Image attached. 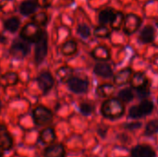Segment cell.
<instances>
[{"label": "cell", "instance_id": "obj_1", "mask_svg": "<svg viewBox=\"0 0 158 157\" xmlns=\"http://www.w3.org/2000/svg\"><path fill=\"white\" fill-rule=\"evenodd\" d=\"M101 111L106 118L115 119L124 114V105L118 99H107L103 103Z\"/></svg>", "mask_w": 158, "mask_h": 157}, {"label": "cell", "instance_id": "obj_2", "mask_svg": "<svg viewBox=\"0 0 158 157\" xmlns=\"http://www.w3.org/2000/svg\"><path fill=\"white\" fill-rule=\"evenodd\" d=\"M43 32H44V30L40 26L31 21V22H27L22 27L19 32V37L23 41L27 42L28 43H36L41 39Z\"/></svg>", "mask_w": 158, "mask_h": 157}, {"label": "cell", "instance_id": "obj_3", "mask_svg": "<svg viewBox=\"0 0 158 157\" xmlns=\"http://www.w3.org/2000/svg\"><path fill=\"white\" fill-rule=\"evenodd\" d=\"M32 118L37 126H44L53 121V113L49 108L38 105L32 111Z\"/></svg>", "mask_w": 158, "mask_h": 157}, {"label": "cell", "instance_id": "obj_4", "mask_svg": "<svg viewBox=\"0 0 158 157\" xmlns=\"http://www.w3.org/2000/svg\"><path fill=\"white\" fill-rule=\"evenodd\" d=\"M48 52V35L45 31H44L41 39L36 43L34 51V60L36 64H41L47 56Z\"/></svg>", "mask_w": 158, "mask_h": 157}, {"label": "cell", "instance_id": "obj_5", "mask_svg": "<svg viewBox=\"0 0 158 157\" xmlns=\"http://www.w3.org/2000/svg\"><path fill=\"white\" fill-rule=\"evenodd\" d=\"M30 45L27 42L25 41H15L9 49L10 55L17 58V59H22L24 58L29 53H30Z\"/></svg>", "mask_w": 158, "mask_h": 157}, {"label": "cell", "instance_id": "obj_6", "mask_svg": "<svg viewBox=\"0 0 158 157\" xmlns=\"http://www.w3.org/2000/svg\"><path fill=\"white\" fill-rule=\"evenodd\" d=\"M141 24H142V19L138 15L133 13L128 14L124 19V24H123L124 31L127 34H132L139 29Z\"/></svg>", "mask_w": 158, "mask_h": 157}, {"label": "cell", "instance_id": "obj_7", "mask_svg": "<svg viewBox=\"0 0 158 157\" xmlns=\"http://www.w3.org/2000/svg\"><path fill=\"white\" fill-rule=\"evenodd\" d=\"M37 82L41 91L44 93H46L54 86L55 79L49 71H43L39 74L37 78Z\"/></svg>", "mask_w": 158, "mask_h": 157}, {"label": "cell", "instance_id": "obj_8", "mask_svg": "<svg viewBox=\"0 0 158 157\" xmlns=\"http://www.w3.org/2000/svg\"><path fill=\"white\" fill-rule=\"evenodd\" d=\"M67 83L69 90L75 93H83L88 89L87 81L78 77H72Z\"/></svg>", "mask_w": 158, "mask_h": 157}, {"label": "cell", "instance_id": "obj_9", "mask_svg": "<svg viewBox=\"0 0 158 157\" xmlns=\"http://www.w3.org/2000/svg\"><path fill=\"white\" fill-rule=\"evenodd\" d=\"M0 147L3 151L10 150L13 147V138L3 124H0Z\"/></svg>", "mask_w": 158, "mask_h": 157}, {"label": "cell", "instance_id": "obj_10", "mask_svg": "<svg viewBox=\"0 0 158 157\" xmlns=\"http://www.w3.org/2000/svg\"><path fill=\"white\" fill-rule=\"evenodd\" d=\"M44 157H65L66 156V148L61 143H53L48 146L44 152Z\"/></svg>", "mask_w": 158, "mask_h": 157}, {"label": "cell", "instance_id": "obj_11", "mask_svg": "<svg viewBox=\"0 0 158 157\" xmlns=\"http://www.w3.org/2000/svg\"><path fill=\"white\" fill-rule=\"evenodd\" d=\"M38 8V5L35 0H24L19 5V12L23 16L33 15Z\"/></svg>", "mask_w": 158, "mask_h": 157}, {"label": "cell", "instance_id": "obj_12", "mask_svg": "<svg viewBox=\"0 0 158 157\" xmlns=\"http://www.w3.org/2000/svg\"><path fill=\"white\" fill-rule=\"evenodd\" d=\"M19 82V75L17 72L8 71L0 77V85L4 88L13 86Z\"/></svg>", "mask_w": 158, "mask_h": 157}, {"label": "cell", "instance_id": "obj_13", "mask_svg": "<svg viewBox=\"0 0 158 157\" xmlns=\"http://www.w3.org/2000/svg\"><path fill=\"white\" fill-rule=\"evenodd\" d=\"M39 139L44 144H53L56 139V134L55 129L52 127H48V128L44 129L40 132Z\"/></svg>", "mask_w": 158, "mask_h": 157}, {"label": "cell", "instance_id": "obj_14", "mask_svg": "<svg viewBox=\"0 0 158 157\" xmlns=\"http://www.w3.org/2000/svg\"><path fill=\"white\" fill-rule=\"evenodd\" d=\"M156 153L152 147L148 145H138L133 148L131 157H155Z\"/></svg>", "mask_w": 158, "mask_h": 157}, {"label": "cell", "instance_id": "obj_15", "mask_svg": "<svg viewBox=\"0 0 158 157\" xmlns=\"http://www.w3.org/2000/svg\"><path fill=\"white\" fill-rule=\"evenodd\" d=\"M92 56L96 60H108L110 58V52L107 47L104 45H98L92 51Z\"/></svg>", "mask_w": 158, "mask_h": 157}, {"label": "cell", "instance_id": "obj_16", "mask_svg": "<svg viewBox=\"0 0 158 157\" xmlns=\"http://www.w3.org/2000/svg\"><path fill=\"white\" fill-rule=\"evenodd\" d=\"M60 51H61V54L66 56H73L78 51V44L76 41L74 40H68L61 45Z\"/></svg>", "mask_w": 158, "mask_h": 157}, {"label": "cell", "instance_id": "obj_17", "mask_svg": "<svg viewBox=\"0 0 158 157\" xmlns=\"http://www.w3.org/2000/svg\"><path fill=\"white\" fill-rule=\"evenodd\" d=\"M132 77V72L131 68H125L123 70H120L119 72H118L115 75L114 78V81L117 85H122V84H126L127 82H129L131 81Z\"/></svg>", "mask_w": 158, "mask_h": 157}, {"label": "cell", "instance_id": "obj_18", "mask_svg": "<svg viewBox=\"0 0 158 157\" xmlns=\"http://www.w3.org/2000/svg\"><path fill=\"white\" fill-rule=\"evenodd\" d=\"M116 11L115 9L111 8V7H106L103 10L100 11L99 16H98V20L100 22L101 25H106L107 23H111V21L113 20L114 17H115Z\"/></svg>", "mask_w": 158, "mask_h": 157}, {"label": "cell", "instance_id": "obj_19", "mask_svg": "<svg viewBox=\"0 0 158 157\" xmlns=\"http://www.w3.org/2000/svg\"><path fill=\"white\" fill-rule=\"evenodd\" d=\"M131 83L132 87L139 90V89L146 87L148 81L143 73L138 72V73H135L134 75H132V77L131 79Z\"/></svg>", "mask_w": 158, "mask_h": 157}, {"label": "cell", "instance_id": "obj_20", "mask_svg": "<svg viewBox=\"0 0 158 157\" xmlns=\"http://www.w3.org/2000/svg\"><path fill=\"white\" fill-rule=\"evenodd\" d=\"M19 27H20V19L16 16L10 17L4 21L5 30L11 33L16 32L19 29Z\"/></svg>", "mask_w": 158, "mask_h": 157}, {"label": "cell", "instance_id": "obj_21", "mask_svg": "<svg viewBox=\"0 0 158 157\" xmlns=\"http://www.w3.org/2000/svg\"><path fill=\"white\" fill-rule=\"evenodd\" d=\"M49 21V17L46 12L40 11L37 13H34L31 17V22L35 23L36 25L42 27H45Z\"/></svg>", "mask_w": 158, "mask_h": 157}, {"label": "cell", "instance_id": "obj_22", "mask_svg": "<svg viewBox=\"0 0 158 157\" xmlns=\"http://www.w3.org/2000/svg\"><path fill=\"white\" fill-rule=\"evenodd\" d=\"M94 70V73L96 75L101 76V77H105V78L110 77L113 74L112 68H110L109 65H107L106 63H98V64H96Z\"/></svg>", "mask_w": 158, "mask_h": 157}, {"label": "cell", "instance_id": "obj_23", "mask_svg": "<svg viewBox=\"0 0 158 157\" xmlns=\"http://www.w3.org/2000/svg\"><path fill=\"white\" fill-rule=\"evenodd\" d=\"M56 75L61 81H69L73 76V68L69 66H62L56 70Z\"/></svg>", "mask_w": 158, "mask_h": 157}, {"label": "cell", "instance_id": "obj_24", "mask_svg": "<svg viewBox=\"0 0 158 157\" xmlns=\"http://www.w3.org/2000/svg\"><path fill=\"white\" fill-rule=\"evenodd\" d=\"M140 39L143 43H151L155 39V30L152 26H146L140 34Z\"/></svg>", "mask_w": 158, "mask_h": 157}, {"label": "cell", "instance_id": "obj_25", "mask_svg": "<svg viewBox=\"0 0 158 157\" xmlns=\"http://www.w3.org/2000/svg\"><path fill=\"white\" fill-rule=\"evenodd\" d=\"M96 93L100 97H109L115 93V87L112 84H102L97 88Z\"/></svg>", "mask_w": 158, "mask_h": 157}, {"label": "cell", "instance_id": "obj_26", "mask_svg": "<svg viewBox=\"0 0 158 157\" xmlns=\"http://www.w3.org/2000/svg\"><path fill=\"white\" fill-rule=\"evenodd\" d=\"M124 19H125V17L123 15L122 12H116L115 14V17L113 19V20L111 21V27L115 30H119L123 24H124Z\"/></svg>", "mask_w": 158, "mask_h": 157}, {"label": "cell", "instance_id": "obj_27", "mask_svg": "<svg viewBox=\"0 0 158 157\" xmlns=\"http://www.w3.org/2000/svg\"><path fill=\"white\" fill-rule=\"evenodd\" d=\"M138 109H139L140 113L142 114V116L149 115L154 109V105L151 101L145 100V101L141 103V105L138 106Z\"/></svg>", "mask_w": 158, "mask_h": 157}, {"label": "cell", "instance_id": "obj_28", "mask_svg": "<svg viewBox=\"0 0 158 157\" xmlns=\"http://www.w3.org/2000/svg\"><path fill=\"white\" fill-rule=\"evenodd\" d=\"M94 35L96 37H99V38H106V37H108L110 35V31L105 25H100V26H98V27H96L94 29Z\"/></svg>", "mask_w": 158, "mask_h": 157}, {"label": "cell", "instance_id": "obj_29", "mask_svg": "<svg viewBox=\"0 0 158 157\" xmlns=\"http://www.w3.org/2000/svg\"><path fill=\"white\" fill-rule=\"evenodd\" d=\"M158 131V119H155L150 121L145 129V134L146 135H153Z\"/></svg>", "mask_w": 158, "mask_h": 157}, {"label": "cell", "instance_id": "obj_30", "mask_svg": "<svg viewBox=\"0 0 158 157\" xmlns=\"http://www.w3.org/2000/svg\"><path fill=\"white\" fill-rule=\"evenodd\" d=\"M77 32L82 38H88L91 35V29L85 23H81V24H79L77 28Z\"/></svg>", "mask_w": 158, "mask_h": 157}, {"label": "cell", "instance_id": "obj_31", "mask_svg": "<svg viewBox=\"0 0 158 157\" xmlns=\"http://www.w3.org/2000/svg\"><path fill=\"white\" fill-rule=\"evenodd\" d=\"M118 97H119L120 100H122L124 102H130L133 98V93H132L131 90H130V89H124V90H122V91L119 92Z\"/></svg>", "mask_w": 158, "mask_h": 157}, {"label": "cell", "instance_id": "obj_32", "mask_svg": "<svg viewBox=\"0 0 158 157\" xmlns=\"http://www.w3.org/2000/svg\"><path fill=\"white\" fill-rule=\"evenodd\" d=\"M80 111L82 115H85V116H89L93 113L94 111V106L90 104H87V103H83L80 105Z\"/></svg>", "mask_w": 158, "mask_h": 157}, {"label": "cell", "instance_id": "obj_33", "mask_svg": "<svg viewBox=\"0 0 158 157\" xmlns=\"http://www.w3.org/2000/svg\"><path fill=\"white\" fill-rule=\"evenodd\" d=\"M38 7H42V8H47L50 7L52 6V3L54 0H35Z\"/></svg>", "mask_w": 158, "mask_h": 157}, {"label": "cell", "instance_id": "obj_34", "mask_svg": "<svg viewBox=\"0 0 158 157\" xmlns=\"http://www.w3.org/2000/svg\"><path fill=\"white\" fill-rule=\"evenodd\" d=\"M130 117L132 118H139L143 117L138 109V106H132L130 109Z\"/></svg>", "mask_w": 158, "mask_h": 157}, {"label": "cell", "instance_id": "obj_35", "mask_svg": "<svg viewBox=\"0 0 158 157\" xmlns=\"http://www.w3.org/2000/svg\"><path fill=\"white\" fill-rule=\"evenodd\" d=\"M137 94H138V96L140 98H145V97H147L150 94V92H149V90L146 87H144V88L139 89L138 92H137Z\"/></svg>", "mask_w": 158, "mask_h": 157}, {"label": "cell", "instance_id": "obj_36", "mask_svg": "<svg viewBox=\"0 0 158 157\" xmlns=\"http://www.w3.org/2000/svg\"><path fill=\"white\" fill-rule=\"evenodd\" d=\"M141 123H132V124H127L126 125V128L128 129H131V130H133V129H137V128H140L141 127Z\"/></svg>", "mask_w": 158, "mask_h": 157}, {"label": "cell", "instance_id": "obj_37", "mask_svg": "<svg viewBox=\"0 0 158 157\" xmlns=\"http://www.w3.org/2000/svg\"><path fill=\"white\" fill-rule=\"evenodd\" d=\"M8 2L9 0H0V9H3L7 5Z\"/></svg>", "mask_w": 158, "mask_h": 157}, {"label": "cell", "instance_id": "obj_38", "mask_svg": "<svg viewBox=\"0 0 158 157\" xmlns=\"http://www.w3.org/2000/svg\"><path fill=\"white\" fill-rule=\"evenodd\" d=\"M6 37L5 35H3L2 33H0V43H6Z\"/></svg>", "mask_w": 158, "mask_h": 157}, {"label": "cell", "instance_id": "obj_39", "mask_svg": "<svg viewBox=\"0 0 158 157\" xmlns=\"http://www.w3.org/2000/svg\"><path fill=\"white\" fill-rule=\"evenodd\" d=\"M3 154H4V151H3V149L0 147V157L3 156Z\"/></svg>", "mask_w": 158, "mask_h": 157}, {"label": "cell", "instance_id": "obj_40", "mask_svg": "<svg viewBox=\"0 0 158 157\" xmlns=\"http://www.w3.org/2000/svg\"><path fill=\"white\" fill-rule=\"evenodd\" d=\"M0 110H1V101H0Z\"/></svg>", "mask_w": 158, "mask_h": 157}, {"label": "cell", "instance_id": "obj_41", "mask_svg": "<svg viewBox=\"0 0 158 157\" xmlns=\"http://www.w3.org/2000/svg\"><path fill=\"white\" fill-rule=\"evenodd\" d=\"M157 25H158V22H157Z\"/></svg>", "mask_w": 158, "mask_h": 157}]
</instances>
